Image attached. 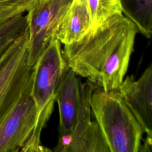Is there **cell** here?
Returning a JSON list of instances; mask_svg holds the SVG:
<instances>
[{
    "instance_id": "cell-1",
    "label": "cell",
    "mask_w": 152,
    "mask_h": 152,
    "mask_svg": "<svg viewBox=\"0 0 152 152\" xmlns=\"http://www.w3.org/2000/svg\"><path fill=\"white\" fill-rule=\"evenodd\" d=\"M138 29L123 14L109 18L80 40L64 45L69 68L105 91L116 90L124 79Z\"/></svg>"
},
{
    "instance_id": "cell-2",
    "label": "cell",
    "mask_w": 152,
    "mask_h": 152,
    "mask_svg": "<svg viewBox=\"0 0 152 152\" xmlns=\"http://www.w3.org/2000/svg\"><path fill=\"white\" fill-rule=\"evenodd\" d=\"M69 69L61 43L54 37L33 66L31 95L36 106V122L32 134L21 151H51L42 144L41 133L52 115L58 87Z\"/></svg>"
},
{
    "instance_id": "cell-3",
    "label": "cell",
    "mask_w": 152,
    "mask_h": 152,
    "mask_svg": "<svg viewBox=\"0 0 152 152\" xmlns=\"http://www.w3.org/2000/svg\"><path fill=\"white\" fill-rule=\"evenodd\" d=\"M90 107L110 152L140 151L143 129L118 90L96 86Z\"/></svg>"
},
{
    "instance_id": "cell-4",
    "label": "cell",
    "mask_w": 152,
    "mask_h": 152,
    "mask_svg": "<svg viewBox=\"0 0 152 152\" xmlns=\"http://www.w3.org/2000/svg\"><path fill=\"white\" fill-rule=\"evenodd\" d=\"M28 28L0 57V123L31 80L33 68L27 64Z\"/></svg>"
},
{
    "instance_id": "cell-5",
    "label": "cell",
    "mask_w": 152,
    "mask_h": 152,
    "mask_svg": "<svg viewBox=\"0 0 152 152\" xmlns=\"http://www.w3.org/2000/svg\"><path fill=\"white\" fill-rule=\"evenodd\" d=\"M72 0H35L27 12L28 28L27 64L37 59L55 37L59 23Z\"/></svg>"
},
{
    "instance_id": "cell-6",
    "label": "cell",
    "mask_w": 152,
    "mask_h": 152,
    "mask_svg": "<svg viewBox=\"0 0 152 152\" xmlns=\"http://www.w3.org/2000/svg\"><path fill=\"white\" fill-rule=\"evenodd\" d=\"M95 86L80 82V105L75 125L69 135L58 140L56 152H109L108 146L96 121L91 119L90 99Z\"/></svg>"
},
{
    "instance_id": "cell-7",
    "label": "cell",
    "mask_w": 152,
    "mask_h": 152,
    "mask_svg": "<svg viewBox=\"0 0 152 152\" xmlns=\"http://www.w3.org/2000/svg\"><path fill=\"white\" fill-rule=\"evenodd\" d=\"M31 80L0 123V152L21 151L32 134L36 110L31 95Z\"/></svg>"
},
{
    "instance_id": "cell-8",
    "label": "cell",
    "mask_w": 152,
    "mask_h": 152,
    "mask_svg": "<svg viewBox=\"0 0 152 152\" xmlns=\"http://www.w3.org/2000/svg\"><path fill=\"white\" fill-rule=\"evenodd\" d=\"M125 104L141 125L146 138L140 151L151 152L152 145V66L136 80L127 76L117 88Z\"/></svg>"
},
{
    "instance_id": "cell-9",
    "label": "cell",
    "mask_w": 152,
    "mask_h": 152,
    "mask_svg": "<svg viewBox=\"0 0 152 152\" xmlns=\"http://www.w3.org/2000/svg\"><path fill=\"white\" fill-rule=\"evenodd\" d=\"M80 82L69 69L58 87L55 101L59 113L58 140L69 135L75 125L80 105Z\"/></svg>"
},
{
    "instance_id": "cell-10",
    "label": "cell",
    "mask_w": 152,
    "mask_h": 152,
    "mask_svg": "<svg viewBox=\"0 0 152 152\" xmlns=\"http://www.w3.org/2000/svg\"><path fill=\"white\" fill-rule=\"evenodd\" d=\"M90 18L87 0H72L63 16L56 38L64 45L81 40L89 31Z\"/></svg>"
},
{
    "instance_id": "cell-11",
    "label": "cell",
    "mask_w": 152,
    "mask_h": 152,
    "mask_svg": "<svg viewBox=\"0 0 152 152\" xmlns=\"http://www.w3.org/2000/svg\"><path fill=\"white\" fill-rule=\"evenodd\" d=\"M122 14L147 39L152 33V0H120Z\"/></svg>"
},
{
    "instance_id": "cell-12",
    "label": "cell",
    "mask_w": 152,
    "mask_h": 152,
    "mask_svg": "<svg viewBox=\"0 0 152 152\" xmlns=\"http://www.w3.org/2000/svg\"><path fill=\"white\" fill-rule=\"evenodd\" d=\"M90 18L89 31H93L112 16L122 14L120 0H87Z\"/></svg>"
},
{
    "instance_id": "cell-13",
    "label": "cell",
    "mask_w": 152,
    "mask_h": 152,
    "mask_svg": "<svg viewBox=\"0 0 152 152\" xmlns=\"http://www.w3.org/2000/svg\"><path fill=\"white\" fill-rule=\"evenodd\" d=\"M27 28V17L24 14H19L0 26V57Z\"/></svg>"
},
{
    "instance_id": "cell-14",
    "label": "cell",
    "mask_w": 152,
    "mask_h": 152,
    "mask_svg": "<svg viewBox=\"0 0 152 152\" xmlns=\"http://www.w3.org/2000/svg\"><path fill=\"white\" fill-rule=\"evenodd\" d=\"M35 0H0V26L27 12Z\"/></svg>"
}]
</instances>
